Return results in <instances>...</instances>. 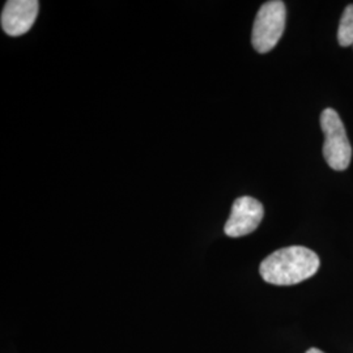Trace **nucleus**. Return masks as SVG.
I'll return each instance as SVG.
<instances>
[{"mask_svg": "<svg viewBox=\"0 0 353 353\" xmlns=\"http://www.w3.org/2000/svg\"><path fill=\"white\" fill-rule=\"evenodd\" d=\"M319 265V256L313 250L303 246H290L268 255L261 263L259 272L265 283L294 285L314 276Z\"/></svg>", "mask_w": 353, "mask_h": 353, "instance_id": "1", "label": "nucleus"}, {"mask_svg": "<svg viewBox=\"0 0 353 353\" xmlns=\"http://www.w3.org/2000/svg\"><path fill=\"white\" fill-rule=\"evenodd\" d=\"M321 127L325 134L323 156L326 163L336 172L345 170L352 160V147L339 114L331 108L325 109L321 114Z\"/></svg>", "mask_w": 353, "mask_h": 353, "instance_id": "2", "label": "nucleus"}, {"mask_svg": "<svg viewBox=\"0 0 353 353\" xmlns=\"http://www.w3.org/2000/svg\"><path fill=\"white\" fill-rule=\"evenodd\" d=\"M285 21L287 8L284 1L272 0L265 3L256 13L252 26L254 49L261 54L272 50L284 33Z\"/></svg>", "mask_w": 353, "mask_h": 353, "instance_id": "3", "label": "nucleus"}, {"mask_svg": "<svg viewBox=\"0 0 353 353\" xmlns=\"http://www.w3.org/2000/svg\"><path fill=\"white\" fill-rule=\"evenodd\" d=\"M263 214L265 210L262 203L252 196H241L233 203L224 232L232 239L248 236L259 227Z\"/></svg>", "mask_w": 353, "mask_h": 353, "instance_id": "4", "label": "nucleus"}, {"mask_svg": "<svg viewBox=\"0 0 353 353\" xmlns=\"http://www.w3.org/2000/svg\"><path fill=\"white\" fill-rule=\"evenodd\" d=\"M37 0H10L1 12V28L11 36L19 37L26 34L34 24L38 14Z\"/></svg>", "mask_w": 353, "mask_h": 353, "instance_id": "5", "label": "nucleus"}, {"mask_svg": "<svg viewBox=\"0 0 353 353\" xmlns=\"http://www.w3.org/2000/svg\"><path fill=\"white\" fill-rule=\"evenodd\" d=\"M338 42L343 48L353 46V4L345 7L338 29Z\"/></svg>", "mask_w": 353, "mask_h": 353, "instance_id": "6", "label": "nucleus"}, {"mask_svg": "<svg viewBox=\"0 0 353 353\" xmlns=\"http://www.w3.org/2000/svg\"><path fill=\"white\" fill-rule=\"evenodd\" d=\"M305 353H325V352H322V351H321V350H318V348H310V350H307V351H306V352Z\"/></svg>", "mask_w": 353, "mask_h": 353, "instance_id": "7", "label": "nucleus"}, {"mask_svg": "<svg viewBox=\"0 0 353 353\" xmlns=\"http://www.w3.org/2000/svg\"><path fill=\"white\" fill-rule=\"evenodd\" d=\"M352 48H353V46H352Z\"/></svg>", "mask_w": 353, "mask_h": 353, "instance_id": "8", "label": "nucleus"}]
</instances>
